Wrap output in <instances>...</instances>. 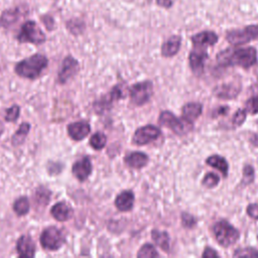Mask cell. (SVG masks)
<instances>
[{
    "instance_id": "obj_4",
    "label": "cell",
    "mask_w": 258,
    "mask_h": 258,
    "mask_svg": "<svg viewBox=\"0 0 258 258\" xmlns=\"http://www.w3.org/2000/svg\"><path fill=\"white\" fill-rule=\"evenodd\" d=\"M258 38V24H250L240 29L226 32V40L233 45H241Z\"/></svg>"
},
{
    "instance_id": "obj_10",
    "label": "cell",
    "mask_w": 258,
    "mask_h": 258,
    "mask_svg": "<svg viewBox=\"0 0 258 258\" xmlns=\"http://www.w3.org/2000/svg\"><path fill=\"white\" fill-rule=\"evenodd\" d=\"M92 162L88 156L76 161L72 166V172L80 181H85L92 173Z\"/></svg>"
},
{
    "instance_id": "obj_21",
    "label": "cell",
    "mask_w": 258,
    "mask_h": 258,
    "mask_svg": "<svg viewBox=\"0 0 258 258\" xmlns=\"http://www.w3.org/2000/svg\"><path fill=\"white\" fill-rule=\"evenodd\" d=\"M240 93V88L235 85H220L214 89V94L221 99H233Z\"/></svg>"
},
{
    "instance_id": "obj_17",
    "label": "cell",
    "mask_w": 258,
    "mask_h": 258,
    "mask_svg": "<svg viewBox=\"0 0 258 258\" xmlns=\"http://www.w3.org/2000/svg\"><path fill=\"white\" fill-rule=\"evenodd\" d=\"M134 204V194L131 190H124L120 192L115 199V206L121 212L130 211Z\"/></svg>"
},
{
    "instance_id": "obj_41",
    "label": "cell",
    "mask_w": 258,
    "mask_h": 258,
    "mask_svg": "<svg viewBox=\"0 0 258 258\" xmlns=\"http://www.w3.org/2000/svg\"><path fill=\"white\" fill-rule=\"evenodd\" d=\"M3 129H4V126H3L2 122L0 121V136H1V135H2V133H3Z\"/></svg>"
},
{
    "instance_id": "obj_7",
    "label": "cell",
    "mask_w": 258,
    "mask_h": 258,
    "mask_svg": "<svg viewBox=\"0 0 258 258\" xmlns=\"http://www.w3.org/2000/svg\"><path fill=\"white\" fill-rule=\"evenodd\" d=\"M153 92V86L150 81L137 83L130 88L131 102L137 106L143 105L149 101Z\"/></svg>"
},
{
    "instance_id": "obj_2",
    "label": "cell",
    "mask_w": 258,
    "mask_h": 258,
    "mask_svg": "<svg viewBox=\"0 0 258 258\" xmlns=\"http://www.w3.org/2000/svg\"><path fill=\"white\" fill-rule=\"evenodd\" d=\"M48 59L45 55L35 53L17 62L14 67V72L21 78L35 80L40 77L41 73L46 69Z\"/></svg>"
},
{
    "instance_id": "obj_12",
    "label": "cell",
    "mask_w": 258,
    "mask_h": 258,
    "mask_svg": "<svg viewBox=\"0 0 258 258\" xmlns=\"http://www.w3.org/2000/svg\"><path fill=\"white\" fill-rule=\"evenodd\" d=\"M159 123L163 126H166L170 128L174 133L176 134H183L184 133V126L177 117H175L171 112L169 111H163L161 112L159 116Z\"/></svg>"
},
{
    "instance_id": "obj_34",
    "label": "cell",
    "mask_w": 258,
    "mask_h": 258,
    "mask_svg": "<svg viewBox=\"0 0 258 258\" xmlns=\"http://www.w3.org/2000/svg\"><path fill=\"white\" fill-rule=\"evenodd\" d=\"M246 116H247V113L245 110L243 109H239L236 111V113L234 114L233 116V124L235 127L237 126H240L244 123L245 119H246Z\"/></svg>"
},
{
    "instance_id": "obj_22",
    "label": "cell",
    "mask_w": 258,
    "mask_h": 258,
    "mask_svg": "<svg viewBox=\"0 0 258 258\" xmlns=\"http://www.w3.org/2000/svg\"><path fill=\"white\" fill-rule=\"evenodd\" d=\"M206 162H207V164H209L212 167L217 168L220 172H222L225 176H227L229 164L224 157H222L220 155H211L210 157H208Z\"/></svg>"
},
{
    "instance_id": "obj_40",
    "label": "cell",
    "mask_w": 258,
    "mask_h": 258,
    "mask_svg": "<svg viewBox=\"0 0 258 258\" xmlns=\"http://www.w3.org/2000/svg\"><path fill=\"white\" fill-rule=\"evenodd\" d=\"M250 141H251V143H252L253 145H255V146L258 147V134H254V135L251 137Z\"/></svg>"
},
{
    "instance_id": "obj_15",
    "label": "cell",
    "mask_w": 258,
    "mask_h": 258,
    "mask_svg": "<svg viewBox=\"0 0 258 258\" xmlns=\"http://www.w3.org/2000/svg\"><path fill=\"white\" fill-rule=\"evenodd\" d=\"M208 58V53L204 49H194L188 55L189 66L196 74H202L204 71L205 60Z\"/></svg>"
},
{
    "instance_id": "obj_13",
    "label": "cell",
    "mask_w": 258,
    "mask_h": 258,
    "mask_svg": "<svg viewBox=\"0 0 258 258\" xmlns=\"http://www.w3.org/2000/svg\"><path fill=\"white\" fill-rule=\"evenodd\" d=\"M191 42L194 45L199 46V47H204V46H212L215 45L218 42L219 36L216 32L212 30H204L201 32H198L194 34L191 37Z\"/></svg>"
},
{
    "instance_id": "obj_27",
    "label": "cell",
    "mask_w": 258,
    "mask_h": 258,
    "mask_svg": "<svg viewBox=\"0 0 258 258\" xmlns=\"http://www.w3.org/2000/svg\"><path fill=\"white\" fill-rule=\"evenodd\" d=\"M106 142H107V137L102 132H96L90 138V145L95 150H101L102 148H104L106 145Z\"/></svg>"
},
{
    "instance_id": "obj_9",
    "label": "cell",
    "mask_w": 258,
    "mask_h": 258,
    "mask_svg": "<svg viewBox=\"0 0 258 258\" xmlns=\"http://www.w3.org/2000/svg\"><path fill=\"white\" fill-rule=\"evenodd\" d=\"M79 71V62L71 55L64 57L58 72L57 81L59 84H66L69 80L76 76Z\"/></svg>"
},
{
    "instance_id": "obj_36",
    "label": "cell",
    "mask_w": 258,
    "mask_h": 258,
    "mask_svg": "<svg viewBox=\"0 0 258 258\" xmlns=\"http://www.w3.org/2000/svg\"><path fill=\"white\" fill-rule=\"evenodd\" d=\"M181 223L183 227L185 228H192L197 224V220L195 219L194 216L187 214V213H182L181 214Z\"/></svg>"
},
{
    "instance_id": "obj_30",
    "label": "cell",
    "mask_w": 258,
    "mask_h": 258,
    "mask_svg": "<svg viewBox=\"0 0 258 258\" xmlns=\"http://www.w3.org/2000/svg\"><path fill=\"white\" fill-rule=\"evenodd\" d=\"M19 113H20V108H19L18 105L11 106L9 109L6 110L5 121H7V122H15L18 119V117H19Z\"/></svg>"
},
{
    "instance_id": "obj_25",
    "label": "cell",
    "mask_w": 258,
    "mask_h": 258,
    "mask_svg": "<svg viewBox=\"0 0 258 258\" xmlns=\"http://www.w3.org/2000/svg\"><path fill=\"white\" fill-rule=\"evenodd\" d=\"M19 14H20V12L16 8L5 10L0 17V25L3 27H8V26L12 25L15 21H17Z\"/></svg>"
},
{
    "instance_id": "obj_39",
    "label": "cell",
    "mask_w": 258,
    "mask_h": 258,
    "mask_svg": "<svg viewBox=\"0 0 258 258\" xmlns=\"http://www.w3.org/2000/svg\"><path fill=\"white\" fill-rule=\"evenodd\" d=\"M204 258H211V257H218L219 256V254L215 251V250H213L212 248H206L205 249V251H204V253H203V255H202Z\"/></svg>"
},
{
    "instance_id": "obj_11",
    "label": "cell",
    "mask_w": 258,
    "mask_h": 258,
    "mask_svg": "<svg viewBox=\"0 0 258 258\" xmlns=\"http://www.w3.org/2000/svg\"><path fill=\"white\" fill-rule=\"evenodd\" d=\"M91 131V126L87 121H77L68 125V134L75 141L86 138Z\"/></svg>"
},
{
    "instance_id": "obj_32",
    "label": "cell",
    "mask_w": 258,
    "mask_h": 258,
    "mask_svg": "<svg viewBox=\"0 0 258 258\" xmlns=\"http://www.w3.org/2000/svg\"><path fill=\"white\" fill-rule=\"evenodd\" d=\"M219 181H220V178H219V176L216 173L209 172L203 178L202 183L205 186H207V187H214V186H216L219 183Z\"/></svg>"
},
{
    "instance_id": "obj_28",
    "label": "cell",
    "mask_w": 258,
    "mask_h": 258,
    "mask_svg": "<svg viewBox=\"0 0 258 258\" xmlns=\"http://www.w3.org/2000/svg\"><path fill=\"white\" fill-rule=\"evenodd\" d=\"M159 254L151 244H144L137 253V257L141 258H151V257H158Z\"/></svg>"
},
{
    "instance_id": "obj_19",
    "label": "cell",
    "mask_w": 258,
    "mask_h": 258,
    "mask_svg": "<svg viewBox=\"0 0 258 258\" xmlns=\"http://www.w3.org/2000/svg\"><path fill=\"white\" fill-rule=\"evenodd\" d=\"M125 163L133 168H141L144 167L148 162V156L144 152L134 151L129 153L124 158Z\"/></svg>"
},
{
    "instance_id": "obj_38",
    "label": "cell",
    "mask_w": 258,
    "mask_h": 258,
    "mask_svg": "<svg viewBox=\"0 0 258 258\" xmlns=\"http://www.w3.org/2000/svg\"><path fill=\"white\" fill-rule=\"evenodd\" d=\"M155 3L157 6L164 8V9H169L173 5V0H155Z\"/></svg>"
},
{
    "instance_id": "obj_1",
    "label": "cell",
    "mask_w": 258,
    "mask_h": 258,
    "mask_svg": "<svg viewBox=\"0 0 258 258\" xmlns=\"http://www.w3.org/2000/svg\"><path fill=\"white\" fill-rule=\"evenodd\" d=\"M217 61L222 67L238 66L249 69L257 62V50L253 46L229 47L217 54Z\"/></svg>"
},
{
    "instance_id": "obj_6",
    "label": "cell",
    "mask_w": 258,
    "mask_h": 258,
    "mask_svg": "<svg viewBox=\"0 0 258 258\" xmlns=\"http://www.w3.org/2000/svg\"><path fill=\"white\" fill-rule=\"evenodd\" d=\"M19 42H30L33 44H41L45 41V35L34 21H26L22 24L17 35Z\"/></svg>"
},
{
    "instance_id": "obj_14",
    "label": "cell",
    "mask_w": 258,
    "mask_h": 258,
    "mask_svg": "<svg viewBox=\"0 0 258 258\" xmlns=\"http://www.w3.org/2000/svg\"><path fill=\"white\" fill-rule=\"evenodd\" d=\"M16 251L19 257H34L35 245L33 240L28 235H22L16 242Z\"/></svg>"
},
{
    "instance_id": "obj_24",
    "label": "cell",
    "mask_w": 258,
    "mask_h": 258,
    "mask_svg": "<svg viewBox=\"0 0 258 258\" xmlns=\"http://www.w3.org/2000/svg\"><path fill=\"white\" fill-rule=\"evenodd\" d=\"M151 237H152V240L163 251H168V249H169V236L166 232L158 231V230H152Z\"/></svg>"
},
{
    "instance_id": "obj_29",
    "label": "cell",
    "mask_w": 258,
    "mask_h": 258,
    "mask_svg": "<svg viewBox=\"0 0 258 258\" xmlns=\"http://www.w3.org/2000/svg\"><path fill=\"white\" fill-rule=\"evenodd\" d=\"M50 199V191L49 189L45 188L44 186H39L35 191V201L37 204L46 205Z\"/></svg>"
},
{
    "instance_id": "obj_37",
    "label": "cell",
    "mask_w": 258,
    "mask_h": 258,
    "mask_svg": "<svg viewBox=\"0 0 258 258\" xmlns=\"http://www.w3.org/2000/svg\"><path fill=\"white\" fill-rule=\"evenodd\" d=\"M247 214L253 219L258 220V204H251L247 207Z\"/></svg>"
},
{
    "instance_id": "obj_20",
    "label": "cell",
    "mask_w": 258,
    "mask_h": 258,
    "mask_svg": "<svg viewBox=\"0 0 258 258\" xmlns=\"http://www.w3.org/2000/svg\"><path fill=\"white\" fill-rule=\"evenodd\" d=\"M203 111V106L200 103H187L182 107V119L186 122H194L198 119Z\"/></svg>"
},
{
    "instance_id": "obj_3",
    "label": "cell",
    "mask_w": 258,
    "mask_h": 258,
    "mask_svg": "<svg viewBox=\"0 0 258 258\" xmlns=\"http://www.w3.org/2000/svg\"><path fill=\"white\" fill-rule=\"evenodd\" d=\"M213 231L217 242L223 247L235 244L240 236L239 231L225 220L217 222L213 227Z\"/></svg>"
},
{
    "instance_id": "obj_18",
    "label": "cell",
    "mask_w": 258,
    "mask_h": 258,
    "mask_svg": "<svg viewBox=\"0 0 258 258\" xmlns=\"http://www.w3.org/2000/svg\"><path fill=\"white\" fill-rule=\"evenodd\" d=\"M50 215L58 222H64L68 221L72 216V209L71 207L64 203L59 202L52 206L50 210Z\"/></svg>"
},
{
    "instance_id": "obj_31",
    "label": "cell",
    "mask_w": 258,
    "mask_h": 258,
    "mask_svg": "<svg viewBox=\"0 0 258 258\" xmlns=\"http://www.w3.org/2000/svg\"><path fill=\"white\" fill-rule=\"evenodd\" d=\"M254 169L251 165H245L243 168V178H242V184H249L251 182H253L254 180Z\"/></svg>"
},
{
    "instance_id": "obj_33",
    "label": "cell",
    "mask_w": 258,
    "mask_h": 258,
    "mask_svg": "<svg viewBox=\"0 0 258 258\" xmlns=\"http://www.w3.org/2000/svg\"><path fill=\"white\" fill-rule=\"evenodd\" d=\"M245 111L251 114H258V98L252 97L245 104Z\"/></svg>"
},
{
    "instance_id": "obj_16",
    "label": "cell",
    "mask_w": 258,
    "mask_h": 258,
    "mask_svg": "<svg viewBox=\"0 0 258 258\" xmlns=\"http://www.w3.org/2000/svg\"><path fill=\"white\" fill-rule=\"evenodd\" d=\"M181 45V37L179 35H171L161 45V54L165 57L175 55Z\"/></svg>"
},
{
    "instance_id": "obj_8",
    "label": "cell",
    "mask_w": 258,
    "mask_h": 258,
    "mask_svg": "<svg viewBox=\"0 0 258 258\" xmlns=\"http://www.w3.org/2000/svg\"><path fill=\"white\" fill-rule=\"evenodd\" d=\"M160 135V129L154 125H146L138 128L132 138V142L137 145L147 144L155 139H157Z\"/></svg>"
},
{
    "instance_id": "obj_35",
    "label": "cell",
    "mask_w": 258,
    "mask_h": 258,
    "mask_svg": "<svg viewBox=\"0 0 258 258\" xmlns=\"http://www.w3.org/2000/svg\"><path fill=\"white\" fill-rule=\"evenodd\" d=\"M235 257L239 256V257H254L257 256L258 257V250L253 249V248H245V249H238L237 251H235V253L233 254Z\"/></svg>"
},
{
    "instance_id": "obj_5",
    "label": "cell",
    "mask_w": 258,
    "mask_h": 258,
    "mask_svg": "<svg viewBox=\"0 0 258 258\" xmlns=\"http://www.w3.org/2000/svg\"><path fill=\"white\" fill-rule=\"evenodd\" d=\"M40 244L41 246L49 251L58 250L66 242L63 233L56 227L45 228L40 235Z\"/></svg>"
},
{
    "instance_id": "obj_23",
    "label": "cell",
    "mask_w": 258,
    "mask_h": 258,
    "mask_svg": "<svg viewBox=\"0 0 258 258\" xmlns=\"http://www.w3.org/2000/svg\"><path fill=\"white\" fill-rule=\"evenodd\" d=\"M29 130H30V124L29 123H27V122L21 123L20 126L18 127L17 131L13 134V136L11 138L12 145H14V146L21 145L25 141V138H26Z\"/></svg>"
},
{
    "instance_id": "obj_26",
    "label": "cell",
    "mask_w": 258,
    "mask_h": 258,
    "mask_svg": "<svg viewBox=\"0 0 258 258\" xmlns=\"http://www.w3.org/2000/svg\"><path fill=\"white\" fill-rule=\"evenodd\" d=\"M30 209L29 201L26 197H19L13 204V210L17 216H25Z\"/></svg>"
}]
</instances>
